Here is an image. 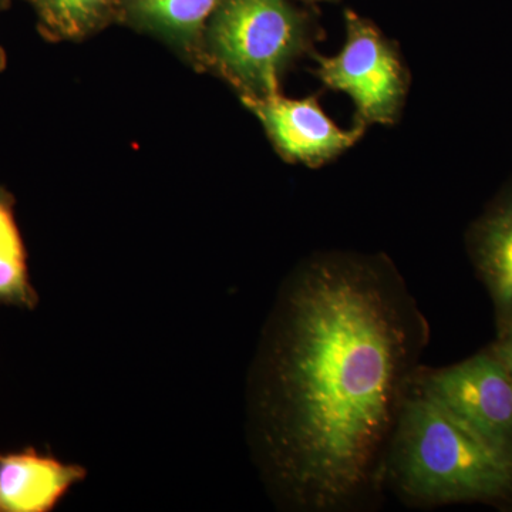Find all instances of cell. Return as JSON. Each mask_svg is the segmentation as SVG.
Listing matches in <instances>:
<instances>
[{"label": "cell", "mask_w": 512, "mask_h": 512, "mask_svg": "<svg viewBox=\"0 0 512 512\" xmlns=\"http://www.w3.org/2000/svg\"><path fill=\"white\" fill-rule=\"evenodd\" d=\"M384 483L419 507L512 500V451L478 436L412 390L397 421Z\"/></svg>", "instance_id": "obj_2"}, {"label": "cell", "mask_w": 512, "mask_h": 512, "mask_svg": "<svg viewBox=\"0 0 512 512\" xmlns=\"http://www.w3.org/2000/svg\"><path fill=\"white\" fill-rule=\"evenodd\" d=\"M413 387L478 436L512 451V377L490 349L441 369L421 366Z\"/></svg>", "instance_id": "obj_5"}, {"label": "cell", "mask_w": 512, "mask_h": 512, "mask_svg": "<svg viewBox=\"0 0 512 512\" xmlns=\"http://www.w3.org/2000/svg\"><path fill=\"white\" fill-rule=\"evenodd\" d=\"M345 28V45L338 55L313 53L318 63L313 72L328 89L352 99L356 126L396 123L410 87V73L396 43L353 10L345 12Z\"/></svg>", "instance_id": "obj_4"}, {"label": "cell", "mask_w": 512, "mask_h": 512, "mask_svg": "<svg viewBox=\"0 0 512 512\" xmlns=\"http://www.w3.org/2000/svg\"><path fill=\"white\" fill-rule=\"evenodd\" d=\"M86 468L66 464L35 447L0 453V512H49L86 480Z\"/></svg>", "instance_id": "obj_7"}, {"label": "cell", "mask_w": 512, "mask_h": 512, "mask_svg": "<svg viewBox=\"0 0 512 512\" xmlns=\"http://www.w3.org/2000/svg\"><path fill=\"white\" fill-rule=\"evenodd\" d=\"M241 101L261 121L276 153L292 164L322 167L355 146L366 131L356 124L340 128L323 111L318 96L288 99L279 93Z\"/></svg>", "instance_id": "obj_6"}, {"label": "cell", "mask_w": 512, "mask_h": 512, "mask_svg": "<svg viewBox=\"0 0 512 512\" xmlns=\"http://www.w3.org/2000/svg\"><path fill=\"white\" fill-rule=\"evenodd\" d=\"M468 248L501 328L512 316V191L473 225Z\"/></svg>", "instance_id": "obj_9"}, {"label": "cell", "mask_w": 512, "mask_h": 512, "mask_svg": "<svg viewBox=\"0 0 512 512\" xmlns=\"http://www.w3.org/2000/svg\"><path fill=\"white\" fill-rule=\"evenodd\" d=\"M430 326L382 254L323 252L286 279L249 379L262 476L295 511L375 504Z\"/></svg>", "instance_id": "obj_1"}, {"label": "cell", "mask_w": 512, "mask_h": 512, "mask_svg": "<svg viewBox=\"0 0 512 512\" xmlns=\"http://www.w3.org/2000/svg\"><path fill=\"white\" fill-rule=\"evenodd\" d=\"M322 37L289 0H224L202 33L198 69L227 80L241 99L281 93L285 73Z\"/></svg>", "instance_id": "obj_3"}, {"label": "cell", "mask_w": 512, "mask_h": 512, "mask_svg": "<svg viewBox=\"0 0 512 512\" xmlns=\"http://www.w3.org/2000/svg\"><path fill=\"white\" fill-rule=\"evenodd\" d=\"M50 42H79L119 18L120 0H28Z\"/></svg>", "instance_id": "obj_10"}, {"label": "cell", "mask_w": 512, "mask_h": 512, "mask_svg": "<svg viewBox=\"0 0 512 512\" xmlns=\"http://www.w3.org/2000/svg\"><path fill=\"white\" fill-rule=\"evenodd\" d=\"M10 0H0V12H3L9 6ZM6 67V53L0 46V72H3Z\"/></svg>", "instance_id": "obj_13"}, {"label": "cell", "mask_w": 512, "mask_h": 512, "mask_svg": "<svg viewBox=\"0 0 512 512\" xmlns=\"http://www.w3.org/2000/svg\"><path fill=\"white\" fill-rule=\"evenodd\" d=\"M512 325V316L510 319L507 320V322L504 323L503 326H501V328H498V330H501V329H504V328H507V326H510Z\"/></svg>", "instance_id": "obj_15"}, {"label": "cell", "mask_w": 512, "mask_h": 512, "mask_svg": "<svg viewBox=\"0 0 512 512\" xmlns=\"http://www.w3.org/2000/svg\"><path fill=\"white\" fill-rule=\"evenodd\" d=\"M305 3L336 2V0H302Z\"/></svg>", "instance_id": "obj_14"}, {"label": "cell", "mask_w": 512, "mask_h": 512, "mask_svg": "<svg viewBox=\"0 0 512 512\" xmlns=\"http://www.w3.org/2000/svg\"><path fill=\"white\" fill-rule=\"evenodd\" d=\"M512 377V325L498 330V339L488 348Z\"/></svg>", "instance_id": "obj_12"}, {"label": "cell", "mask_w": 512, "mask_h": 512, "mask_svg": "<svg viewBox=\"0 0 512 512\" xmlns=\"http://www.w3.org/2000/svg\"><path fill=\"white\" fill-rule=\"evenodd\" d=\"M224 0H120L119 19L163 40L198 67L202 33Z\"/></svg>", "instance_id": "obj_8"}, {"label": "cell", "mask_w": 512, "mask_h": 512, "mask_svg": "<svg viewBox=\"0 0 512 512\" xmlns=\"http://www.w3.org/2000/svg\"><path fill=\"white\" fill-rule=\"evenodd\" d=\"M15 197L0 187V305L33 311L39 295L30 284L28 252L15 218Z\"/></svg>", "instance_id": "obj_11"}]
</instances>
